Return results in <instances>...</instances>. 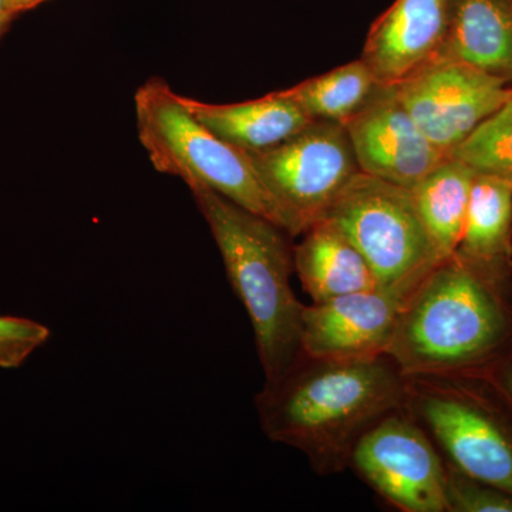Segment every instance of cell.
<instances>
[{
	"instance_id": "6da1fadb",
	"label": "cell",
	"mask_w": 512,
	"mask_h": 512,
	"mask_svg": "<svg viewBox=\"0 0 512 512\" xmlns=\"http://www.w3.org/2000/svg\"><path fill=\"white\" fill-rule=\"evenodd\" d=\"M407 376L382 355L372 359H316L303 355L274 382H265L255 407L266 437L301 451L319 476L349 468L360 439L406 407Z\"/></svg>"
},
{
	"instance_id": "7a4b0ae2",
	"label": "cell",
	"mask_w": 512,
	"mask_h": 512,
	"mask_svg": "<svg viewBox=\"0 0 512 512\" xmlns=\"http://www.w3.org/2000/svg\"><path fill=\"white\" fill-rule=\"evenodd\" d=\"M512 345V281L454 252L404 299L387 356L404 376H473Z\"/></svg>"
},
{
	"instance_id": "3957f363",
	"label": "cell",
	"mask_w": 512,
	"mask_h": 512,
	"mask_svg": "<svg viewBox=\"0 0 512 512\" xmlns=\"http://www.w3.org/2000/svg\"><path fill=\"white\" fill-rule=\"evenodd\" d=\"M188 188L220 249L229 284L248 313L265 382H274L302 356L305 305L291 286L293 238L217 191Z\"/></svg>"
},
{
	"instance_id": "277c9868",
	"label": "cell",
	"mask_w": 512,
	"mask_h": 512,
	"mask_svg": "<svg viewBox=\"0 0 512 512\" xmlns=\"http://www.w3.org/2000/svg\"><path fill=\"white\" fill-rule=\"evenodd\" d=\"M134 110L141 146L157 171L181 178L188 187L202 185L217 191L281 227L274 202L248 154L195 119L183 96L165 80L153 77L141 84Z\"/></svg>"
},
{
	"instance_id": "5b68a950",
	"label": "cell",
	"mask_w": 512,
	"mask_h": 512,
	"mask_svg": "<svg viewBox=\"0 0 512 512\" xmlns=\"http://www.w3.org/2000/svg\"><path fill=\"white\" fill-rule=\"evenodd\" d=\"M406 410L444 461L512 495V413L476 376L407 377Z\"/></svg>"
},
{
	"instance_id": "8992f818",
	"label": "cell",
	"mask_w": 512,
	"mask_h": 512,
	"mask_svg": "<svg viewBox=\"0 0 512 512\" xmlns=\"http://www.w3.org/2000/svg\"><path fill=\"white\" fill-rule=\"evenodd\" d=\"M366 259L379 288L406 296L443 258L412 190L360 171L323 215Z\"/></svg>"
},
{
	"instance_id": "52a82bcc",
	"label": "cell",
	"mask_w": 512,
	"mask_h": 512,
	"mask_svg": "<svg viewBox=\"0 0 512 512\" xmlns=\"http://www.w3.org/2000/svg\"><path fill=\"white\" fill-rule=\"evenodd\" d=\"M247 154L292 238L322 220L360 173L346 127L332 121H313L284 143Z\"/></svg>"
},
{
	"instance_id": "ba28073f",
	"label": "cell",
	"mask_w": 512,
	"mask_h": 512,
	"mask_svg": "<svg viewBox=\"0 0 512 512\" xmlns=\"http://www.w3.org/2000/svg\"><path fill=\"white\" fill-rule=\"evenodd\" d=\"M349 468L396 510L446 512V461L406 407L367 431Z\"/></svg>"
},
{
	"instance_id": "9c48e42d",
	"label": "cell",
	"mask_w": 512,
	"mask_h": 512,
	"mask_svg": "<svg viewBox=\"0 0 512 512\" xmlns=\"http://www.w3.org/2000/svg\"><path fill=\"white\" fill-rule=\"evenodd\" d=\"M392 89L420 130L447 156L512 97L510 84L444 56L434 57Z\"/></svg>"
},
{
	"instance_id": "30bf717a",
	"label": "cell",
	"mask_w": 512,
	"mask_h": 512,
	"mask_svg": "<svg viewBox=\"0 0 512 512\" xmlns=\"http://www.w3.org/2000/svg\"><path fill=\"white\" fill-rule=\"evenodd\" d=\"M360 171L413 188L448 156L434 146L397 100L392 86L345 124Z\"/></svg>"
},
{
	"instance_id": "8fae6325",
	"label": "cell",
	"mask_w": 512,
	"mask_h": 512,
	"mask_svg": "<svg viewBox=\"0 0 512 512\" xmlns=\"http://www.w3.org/2000/svg\"><path fill=\"white\" fill-rule=\"evenodd\" d=\"M404 299L375 288L305 305L303 355L335 360L387 355Z\"/></svg>"
},
{
	"instance_id": "7c38bea8",
	"label": "cell",
	"mask_w": 512,
	"mask_h": 512,
	"mask_svg": "<svg viewBox=\"0 0 512 512\" xmlns=\"http://www.w3.org/2000/svg\"><path fill=\"white\" fill-rule=\"evenodd\" d=\"M451 0H394L367 33L363 60L382 86H394L440 55Z\"/></svg>"
},
{
	"instance_id": "4fadbf2b",
	"label": "cell",
	"mask_w": 512,
	"mask_h": 512,
	"mask_svg": "<svg viewBox=\"0 0 512 512\" xmlns=\"http://www.w3.org/2000/svg\"><path fill=\"white\" fill-rule=\"evenodd\" d=\"M183 101L215 136L245 153L278 146L315 121L285 90L241 103H205L185 96Z\"/></svg>"
},
{
	"instance_id": "5bb4252c",
	"label": "cell",
	"mask_w": 512,
	"mask_h": 512,
	"mask_svg": "<svg viewBox=\"0 0 512 512\" xmlns=\"http://www.w3.org/2000/svg\"><path fill=\"white\" fill-rule=\"evenodd\" d=\"M293 245V264L312 302L379 288L359 249L332 221L319 220Z\"/></svg>"
},
{
	"instance_id": "9a60e30c",
	"label": "cell",
	"mask_w": 512,
	"mask_h": 512,
	"mask_svg": "<svg viewBox=\"0 0 512 512\" xmlns=\"http://www.w3.org/2000/svg\"><path fill=\"white\" fill-rule=\"evenodd\" d=\"M512 86V0H451L440 55Z\"/></svg>"
},
{
	"instance_id": "2e32d148",
	"label": "cell",
	"mask_w": 512,
	"mask_h": 512,
	"mask_svg": "<svg viewBox=\"0 0 512 512\" xmlns=\"http://www.w3.org/2000/svg\"><path fill=\"white\" fill-rule=\"evenodd\" d=\"M456 252L512 281V181L476 174Z\"/></svg>"
},
{
	"instance_id": "e0dca14e",
	"label": "cell",
	"mask_w": 512,
	"mask_h": 512,
	"mask_svg": "<svg viewBox=\"0 0 512 512\" xmlns=\"http://www.w3.org/2000/svg\"><path fill=\"white\" fill-rule=\"evenodd\" d=\"M476 173L448 157L412 190L414 204L441 258L457 251L463 238Z\"/></svg>"
},
{
	"instance_id": "ac0fdd59",
	"label": "cell",
	"mask_w": 512,
	"mask_h": 512,
	"mask_svg": "<svg viewBox=\"0 0 512 512\" xmlns=\"http://www.w3.org/2000/svg\"><path fill=\"white\" fill-rule=\"evenodd\" d=\"M382 87L370 67L359 59L296 84L285 92L312 120L345 126L375 99Z\"/></svg>"
},
{
	"instance_id": "d6986e66",
	"label": "cell",
	"mask_w": 512,
	"mask_h": 512,
	"mask_svg": "<svg viewBox=\"0 0 512 512\" xmlns=\"http://www.w3.org/2000/svg\"><path fill=\"white\" fill-rule=\"evenodd\" d=\"M448 157L476 174L512 181V97Z\"/></svg>"
},
{
	"instance_id": "ffe728a7",
	"label": "cell",
	"mask_w": 512,
	"mask_h": 512,
	"mask_svg": "<svg viewBox=\"0 0 512 512\" xmlns=\"http://www.w3.org/2000/svg\"><path fill=\"white\" fill-rule=\"evenodd\" d=\"M446 512H512V495L446 463Z\"/></svg>"
},
{
	"instance_id": "44dd1931",
	"label": "cell",
	"mask_w": 512,
	"mask_h": 512,
	"mask_svg": "<svg viewBox=\"0 0 512 512\" xmlns=\"http://www.w3.org/2000/svg\"><path fill=\"white\" fill-rule=\"evenodd\" d=\"M49 338L50 330L42 323L0 315V367L18 369Z\"/></svg>"
},
{
	"instance_id": "7402d4cb",
	"label": "cell",
	"mask_w": 512,
	"mask_h": 512,
	"mask_svg": "<svg viewBox=\"0 0 512 512\" xmlns=\"http://www.w3.org/2000/svg\"><path fill=\"white\" fill-rule=\"evenodd\" d=\"M473 376L481 377L490 384L498 396L510 407L512 413V345L493 363Z\"/></svg>"
},
{
	"instance_id": "603a6c76",
	"label": "cell",
	"mask_w": 512,
	"mask_h": 512,
	"mask_svg": "<svg viewBox=\"0 0 512 512\" xmlns=\"http://www.w3.org/2000/svg\"><path fill=\"white\" fill-rule=\"evenodd\" d=\"M15 18H18V13L13 10L10 0H0V39L8 32Z\"/></svg>"
},
{
	"instance_id": "cb8c5ba5",
	"label": "cell",
	"mask_w": 512,
	"mask_h": 512,
	"mask_svg": "<svg viewBox=\"0 0 512 512\" xmlns=\"http://www.w3.org/2000/svg\"><path fill=\"white\" fill-rule=\"evenodd\" d=\"M47 2V0H10V5H12L13 10L18 13L28 12L30 9H35L36 6L42 5V3Z\"/></svg>"
}]
</instances>
